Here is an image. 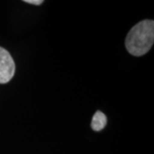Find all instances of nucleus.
Wrapping results in <instances>:
<instances>
[{
    "mask_svg": "<svg viewBox=\"0 0 154 154\" xmlns=\"http://www.w3.org/2000/svg\"><path fill=\"white\" fill-rule=\"evenodd\" d=\"M16 64L10 52L0 46V84H6L13 78Z\"/></svg>",
    "mask_w": 154,
    "mask_h": 154,
    "instance_id": "f03ea898",
    "label": "nucleus"
},
{
    "mask_svg": "<svg viewBox=\"0 0 154 154\" xmlns=\"http://www.w3.org/2000/svg\"><path fill=\"white\" fill-rule=\"evenodd\" d=\"M23 2L29 5H40L44 3L43 0H24Z\"/></svg>",
    "mask_w": 154,
    "mask_h": 154,
    "instance_id": "20e7f679",
    "label": "nucleus"
},
{
    "mask_svg": "<svg viewBox=\"0 0 154 154\" xmlns=\"http://www.w3.org/2000/svg\"><path fill=\"white\" fill-rule=\"evenodd\" d=\"M107 124V118L106 116L100 110H97L94 113L93 119H92V122H91V128L92 129L99 132L100 130L104 129L105 127Z\"/></svg>",
    "mask_w": 154,
    "mask_h": 154,
    "instance_id": "7ed1b4c3",
    "label": "nucleus"
},
{
    "mask_svg": "<svg viewBox=\"0 0 154 154\" xmlns=\"http://www.w3.org/2000/svg\"><path fill=\"white\" fill-rule=\"evenodd\" d=\"M153 42V20L146 19L135 24L129 30L125 39V46L129 54L141 57L151 50Z\"/></svg>",
    "mask_w": 154,
    "mask_h": 154,
    "instance_id": "f257e3e1",
    "label": "nucleus"
}]
</instances>
